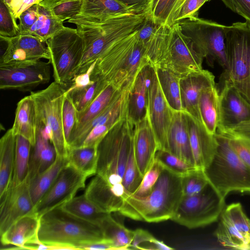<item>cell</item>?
<instances>
[{"label":"cell","mask_w":250,"mask_h":250,"mask_svg":"<svg viewBox=\"0 0 250 250\" xmlns=\"http://www.w3.org/2000/svg\"><path fill=\"white\" fill-rule=\"evenodd\" d=\"M146 16L147 13L130 14L100 19L78 14L68 20L76 25L84 44L83 59L75 75L85 72L113 44L138 30Z\"/></svg>","instance_id":"obj_1"},{"label":"cell","mask_w":250,"mask_h":250,"mask_svg":"<svg viewBox=\"0 0 250 250\" xmlns=\"http://www.w3.org/2000/svg\"><path fill=\"white\" fill-rule=\"evenodd\" d=\"M134 128L126 117L118 121L98 145L97 167L94 178L123 203L128 196L123 181L133 146Z\"/></svg>","instance_id":"obj_2"},{"label":"cell","mask_w":250,"mask_h":250,"mask_svg":"<svg viewBox=\"0 0 250 250\" xmlns=\"http://www.w3.org/2000/svg\"><path fill=\"white\" fill-rule=\"evenodd\" d=\"M138 30L116 42L91 65V74L123 90L131 86L139 72L150 65L138 39Z\"/></svg>","instance_id":"obj_3"},{"label":"cell","mask_w":250,"mask_h":250,"mask_svg":"<svg viewBox=\"0 0 250 250\" xmlns=\"http://www.w3.org/2000/svg\"><path fill=\"white\" fill-rule=\"evenodd\" d=\"M181 178L164 168L148 195H128L118 212L131 219L148 223L171 219L183 196Z\"/></svg>","instance_id":"obj_4"},{"label":"cell","mask_w":250,"mask_h":250,"mask_svg":"<svg viewBox=\"0 0 250 250\" xmlns=\"http://www.w3.org/2000/svg\"><path fill=\"white\" fill-rule=\"evenodd\" d=\"M38 238L48 250H81L105 239L100 226L78 218L61 207L40 217Z\"/></svg>","instance_id":"obj_5"},{"label":"cell","mask_w":250,"mask_h":250,"mask_svg":"<svg viewBox=\"0 0 250 250\" xmlns=\"http://www.w3.org/2000/svg\"><path fill=\"white\" fill-rule=\"evenodd\" d=\"M216 152L204 169L209 184L225 198L232 191L250 192V167L235 153L225 136L216 132Z\"/></svg>","instance_id":"obj_6"},{"label":"cell","mask_w":250,"mask_h":250,"mask_svg":"<svg viewBox=\"0 0 250 250\" xmlns=\"http://www.w3.org/2000/svg\"><path fill=\"white\" fill-rule=\"evenodd\" d=\"M65 91L64 87L54 81L45 89L30 94L35 103L37 125L43 128L57 156L61 157H67L68 150L62 121Z\"/></svg>","instance_id":"obj_7"},{"label":"cell","mask_w":250,"mask_h":250,"mask_svg":"<svg viewBox=\"0 0 250 250\" xmlns=\"http://www.w3.org/2000/svg\"><path fill=\"white\" fill-rule=\"evenodd\" d=\"M45 43L54 81L65 87L75 76L82 60L83 40L76 28L65 26Z\"/></svg>","instance_id":"obj_8"},{"label":"cell","mask_w":250,"mask_h":250,"mask_svg":"<svg viewBox=\"0 0 250 250\" xmlns=\"http://www.w3.org/2000/svg\"><path fill=\"white\" fill-rule=\"evenodd\" d=\"M224 30L227 67L220 82L236 87L250 78V23L234 22Z\"/></svg>","instance_id":"obj_9"},{"label":"cell","mask_w":250,"mask_h":250,"mask_svg":"<svg viewBox=\"0 0 250 250\" xmlns=\"http://www.w3.org/2000/svg\"><path fill=\"white\" fill-rule=\"evenodd\" d=\"M226 207L225 198L208 183L200 192L183 195L170 220L188 229L217 221Z\"/></svg>","instance_id":"obj_10"},{"label":"cell","mask_w":250,"mask_h":250,"mask_svg":"<svg viewBox=\"0 0 250 250\" xmlns=\"http://www.w3.org/2000/svg\"><path fill=\"white\" fill-rule=\"evenodd\" d=\"M176 22L182 32L192 39L209 64L216 62L224 70L227 68L225 25L198 17Z\"/></svg>","instance_id":"obj_11"},{"label":"cell","mask_w":250,"mask_h":250,"mask_svg":"<svg viewBox=\"0 0 250 250\" xmlns=\"http://www.w3.org/2000/svg\"><path fill=\"white\" fill-rule=\"evenodd\" d=\"M170 27L169 51L164 68L180 78L202 70L205 58L192 39L182 32L177 22Z\"/></svg>","instance_id":"obj_12"},{"label":"cell","mask_w":250,"mask_h":250,"mask_svg":"<svg viewBox=\"0 0 250 250\" xmlns=\"http://www.w3.org/2000/svg\"><path fill=\"white\" fill-rule=\"evenodd\" d=\"M50 62L41 60L28 63L0 64V88L26 92L48 83Z\"/></svg>","instance_id":"obj_13"},{"label":"cell","mask_w":250,"mask_h":250,"mask_svg":"<svg viewBox=\"0 0 250 250\" xmlns=\"http://www.w3.org/2000/svg\"><path fill=\"white\" fill-rule=\"evenodd\" d=\"M215 235L224 246L250 249V219L239 203L226 206L219 218Z\"/></svg>","instance_id":"obj_14"},{"label":"cell","mask_w":250,"mask_h":250,"mask_svg":"<svg viewBox=\"0 0 250 250\" xmlns=\"http://www.w3.org/2000/svg\"><path fill=\"white\" fill-rule=\"evenodd\" d=\"M87 177L67 164L35 206V213L40 217L45 212L72 199L80 189L85 187Z\"/></svg>","instance_id":"obj_15"},{"label":"cell","mask_w":250,"mask_h":250,"mask_svg":"<svg viewBox=\"0 0 250 250\" xmlns=\"http://www.w3.org/2000/svg\"><path fill=\"white\" fill-rule=\"evenodd\" d=\"M173 110L167 101L154 67L148 91L147 115L158 149L167 150V137Z\"/></svg>","instance_id":"obj_16"},{"label":"cell","mask_w":250,"mask_h":250,"mask_svg":"<svg viewBox=\"0 0 250 250\" xmlns=\"http://www.w3.org/2000/svg\"><path fill=\"white\" fill-rule=\"evenodd\" d=\"M7 47L0 59V64L32 62L41 59L49 60L45 42L31 34L19 35L14 37L0 36Z\"/></svg>","instance_id":"obj_17"},{"label":"cell","mask_w":250,"mask_h":250,"mask_svg":"<svg viewBox=\"0 0 250 250\" xmlns=\"http://www.w3.org/2000/svg\"><path fill=\"white\" fill-rule=\"evenodd\" d=\"M29 180L9 188L0 197V235L14 222L27 214L35 212L29 189Z\"/></svg>","instance_id":"obj_18"},{"label":"cell","mask_w":250,"mask_h":250,"mask_svg":"<svg viewBox=\"0 0 250 250\" xmlns=\"http://www.w3.org/2000/svg\"><path fill=\"white\" fill-rule=\"evenodd\" d=\"M250 120V104L237 88L223 83L219 91V120L218 128H227Z\"/></svg>","instance_id":"obj_19"},{"label":"cell","mask_w":250,"mask_h":250,"mask_svg":"<svg viewBox=\"0 0 250 250\" xmlns=\"http://www.w3.org/2000/svg\"><path fill=\"white\" fill-rule=\"evenodd\" d=\"M215 85L213 74L203 69L180 78V96L183 111L202 123L198 110L199 96L204 89Z\"/></svg>","instance_id":"obj_20"},{"label":"cell","mask_w":250,"mask_h":250,"mask_svg":"<svg viewBox=\"0 0 250 250\" xmlns=\"http://www.w3.org/2000/svg\"><path fill=\"white\" fill-rule=\"evenodd\" d=\"M40 217L35 213L25 215L14 222L1 235L3 245H12L14 249L35 250L41 242L38 238Z\"/></svg>","instance_id":"obj_21"},{"label":"cell","mask_w":250,"mask_h":250,"mask_svg":"<svg viewBox=\"0 0 250 250\" xmlns=\"http://www.w3.org/2000/svg\"><path fill=\"white\" fill-rule=\"evenodd\" d=\"M191 151L196 168L205 169L216 152L215 135L209 134L203 124L186 112Z\"/></svg>","instance_id":"obj_22"},{"label":"cell","mask_w":250,"mask_h":250,"mask_svg":"<svg viewBox=\"0 0 250 250\" xmlns=\"http://www.w3.org/2000/svg\"><path fill=\"white\" fill-rule=\"evenodd\" d=\"M158 149L157 140L147 113L142 120L135 125L133 134L134 157L143 177L152 165Z\"/></svg>","instance_id":"obj_23"},{"label":"cell","mask_w":250,"mask_h":250,"mask_svg":"<svg viewBox=\"0 0 250 250\" xmlns=\"http://www.w3.org/2000/svg\"><path fill=\"white\" fill-rule=\"evenodd\" d=\"M154 67L145 66L136 76L129 92L126 117L134 125L147 115L148 86Z\"/></svg>","instance_id":"obj_24"},{"label":"cell","mask_w":250,"mask_h":250,"mask_svg":"<svg viewBox=\"0 0 250 250\" xmlns=\"http://www.w3.org/2000/svg\"><path fill=\"white\" fill-rule=\"evenodd\" d=\"M167 150L195 166L186 113L184 111L173 110L167 133Z\"/></svg>","instance_id":"obj_25"},{"label":"cell","mask_w":250,"mask_h":250,"mask_svg":"<svg viewBox=\"0 0 250 250\" xmlns=\"http://www.w3.org/2000/svg\"><path fill=\"white\" fill-rule=\"evenodd\" d=\"M16 136L21 135L34 146L36 140L37 113L35 101L29 95L17 104L13 125L11 128Z\"/></svg>","instance_id":"obj_26"},{"label":"cell","mask_w":250,"mask_h":250,"mask_svg":"<svg viewBox=\"0 0 250 250\" xmlns=\"http://www.w3.org/2000/svg\"><path fill=\"white\" fill-rule=\"evenodd\" d=\"M57 153L42 128L37 125L36 140L32 146L28 178L30 180L51 167L55 161Z\"/></svg>","instance_id":"obj_27"},{"label":"cell","mask_w":250,"mask_h":250,"mask_svg":"<svg viewBox=\"0 0 250 250\" xmlns=\"http://www.w3.org/2000/svg\"><path fill=\"white\" fill-rule=\"evenodd\" d=\"M124 90L107 84L85 110L77 112V122L68 141V148L70 143L83 128L114 102Z\"/></svg>","instance_id":"obj_28"},{"label":"cell","mask_w":250,"mask_h":250,"mask_svg":"<svg viewBox=\"0 0 250 250\" xmlns=\"http://www.w3.org/2000/svg\"><path fill=\"white\" fill-rule=\"evenodd\" d=\"M198 110L205 128L214 135L219 120V91L216 85L202 91L198 99Z\"/></svg>","instance_id":"obj_29"},{"label":"cell","mask_w":250,"mask_h":250,"mask_svg":"<svg viewBox=\"0 0 250 250\" xmlns=\"http://www.w3.org/2000/svg\"><path fill=\"white\" fill-rule=\"evenodd\" d=\"M16 144V136L10 128L0 140V197L5 194L12 182Z\"/></svg>","instance_id":"obj_30"},{"label":"cell","mask_w":250,"mask_h":250,"mask_svg":"<svg viewBox=\"0 0 250 250\" xmlns=\"http://www.w3.org/2000/svg\"><path fill=\"white\" fill-rule=\"evenodd\" d=\"M216 132L227 138L233 150L250 167V120L231 127L218 128Z\"/></svg>","instance_id":"obj_31"},{"label":"cell","mask_w":250,"mask_h":250,"mask_svg":"<svg viewBox=\"0 0 250 250\" xmlns=\"http://www.w3.org/2000/svg\"><path fill=\"white\" fill-rule=\"evenodd\" d=\"M60 207L65 211L78 218L99 226L110 214L98 207L84 194L75 196Z\"/></svg>","instance_id":"obj_32"},{"label":"cell","mask_w":250,"mask_h":250,"mask_svg":"<svg viewBox=\"0 0 250 250\" xmlns=\"http://www.w3.org/2000/svg\"><path fill=\"white\" fill-rule=\"evenodd\" d=\"M67 164L66 157L57 156L55 161L51 167L29 180V192L35 207L52 185L62 170Z\"/></svg>","instance_id":"obj_33"},{"label":"cell","mask_w":250,"mask_h":250,"mask_svg":"<svg viewBox=\"0 0 250 250\" xmlns=\"http://www.w3.org/2000/svg\"><path fill=\"white\" fill-rule=\"evenodd\" d=\"M130 14L133 13L117 0H82L79 14L107 19Z\"/></svg>","instance_id":"obj_34"},{"label":"cell","mask_w":250,"mask_h":250,"mask_svg":"<svg viewBox=\"0 0 250 250\" xmlns=\"http://www.w3.org/2000/svg\"><path fill=\"white\" fill-rule=\"evenodd\" d=\"M68 164L88 177L95 175L98 163V146H80L69 148Z\"/></svg>","instance_id":"obj_35"},{"label":"cell","mask_w":250,"mask_h":250,"mask_svg":"<svg viewBox=\"0 0 250 250\" xmlns=\"http://www.w3.org/2000/svg\"><path fill=\"white\" fill-rule=\"evenodd\" d=\"M104 238L111 244L113 250H129L132 242L134 230L129 229L108 215L101 223Z\"/></svg>","instance_id":"obj_36"},{"label":"cell","mask_w":250,"mask_h":250,"mask_svg":"<svg viewBox=\"0 0 250 250\" xmlns=\"http://www.w3.org/2000/svg\"><path fill=\"white\" fill-rule=\"evenodd\" d=\"M91 81L85 85L66 88L65 94L72 99L78 113L83 112L107 84L101 78L90 74Z\"/></svg>","instance_id":"obj_37"},{"label":"cell","mask_w":250,"mask_h":250,"mask_svg":"<svg viewBox=\"0 0 250 250\" xmlns=\"http://www.w3.org/2000/svg\"><path fill=\"white\" fill-rule=\"evenodd\" d=\"M155 68L163 93L170 107L174 111H183L180 96V78L168 69Z\"/></svg>","instance_id":"obj_38"},{"label":"cell","mask_w":250,"mask_h":250,"mask_svg":"<svg viewBox=\"0 0 250 250\" xmlns=\"http://www.w3.org/2000/svg\"><path fill=\"white\" fill-rule=\"evenodd\" d=\"M32 146L31 143L23 137L16 136L14 170L10 186L18 185L28 178Z\"/></svg>","instance_id":"obj_39"},{"label":"cell","mask_w":250,"mask_h":250,"mask_svg":"<svg viewBox=\"0 0 250 250\" xmlns=\"http://www.w3.org/2000/svg\"><path fill=\"white\" fill-rule=\"evenodd\" d=\"M41 3L63 22L80 14L82 0H43Z\"/></svg>","instance_id":"obj_40"},{"label":"cell","mask_w":250,"mask_h":250,"mask_svg":"<svg viewBox=\"0 0 250 250\" xmlns=\"http://www.w3.org/2000/svg\"><path fill=\"white\" fill-rule=\"evenodd\" d=\"M154 160L159 162L164 168L181 177L196 168L193 165L165 149H158Z\"/></svg>","instance_id":"obj_41"},{"label":"cell","mask_w":250,"mask_h":250,"mask_svg":"<svg viewBox=\"0 0 250 250\" xmlns=\"http://www.w3.org/2000/svg\"><path fill=\"white\" fill-rule=\"evenodd\" d=\"M204 170L196 168L182 176L183 195H193L201 191L208 184Z\"/></svg>","instance_id":"obj_42"},{"label":"cell","mask_w":250,"mask_h":250,"mask_svg":"<svg viewBox=\"0 0 250 250\" xmlns=\"http://www.w3.org/2000/svg\"><path fill=\"white\" fill-rule=\"evenodd\" d=\"M179 0H151L147 14L157 23L169 24L174 8Z\"/></svg>","instance_id":"obj_43"},{"label":"cell","mask_w":250,"mask_h":250,"mask_svg":"<svg viewBox=\"0 0 250 250\" xmlns=\"http://www.w3.org/2000/svg\"><path fill=\"white\" fill-rule=\"evenodd\" d=\"M134 154L133 146L130 152L123 177V184L127 195L132 194L143 179Z\"/></svg>","instance_id":"obj_44"},{"label":"cell","mask_w":250,"mask_h":250,"mask_svg":"<svg viewBox=\"0 0 250 250\" xmlns=\"http://www.w3.org/2000/svg\"><path fill=\"white\" fill-rule=\"evenodd\" d=\"M19 35V26L9 5L0 0V36L14 37Z\"/></svg>","instance_id":"obj_45"},{"label":"cell","mask_w":250,"mask_h":250,"mask_svg":"<svg viewBox=\"0 0 250 250\" xmlns=\"http://www.w3.org/2000/svg\"><path fill=\"white\" fill-rule=\"evenodd\" d=\"M164 167L157 161H154L143 177L141 184L132 194L138 197H145L152 191Z\"/></svg>","instance_id":"obj_46"},{"label":"cell","mask_w":250,"mask_h":250,"mask_svg":"<svg viewBox=\"0 0 250 250\" xmlns=\"http://www.w3.org/2000/svg\"><path fill=\"white\" fill-rule=\"evenodd\" d=\"M126 117V114L116 115L109 119L104 124L95 126L88 133L82 146H98L99 143L111 128L118 121Z\"/></svg>","instance_id":"obj_47"},{"label":"cell","mask_w":250,"mask_h":250,"mask_svg":"<svg viewBox=\"0 0 250 250\" xmlns=\"http://www.w3.org/2000/svg\"><path fill=\"white\" fill-rule=\"evenodd\" d=\"M77 120V110L76 107L71 98L65 94L62 109V121L64 135L67 144L76 125Z\"/></svg>","instance_id":"obj_48"},{"label":"cell","mask_w":250,"mask_h":250,"mask_svg":"<svg viewBox=\"0 0 250 250\" xmlns=\"http://www.w3.org/2000/svg\"><path fill=\"white\" fill-rule=\"evenodd\" d=\"M208 0H185L174 15L171 25L181 20L198 17L200 7Z\"/></svg>","instance_id":"obj_49"},{"label":"cell","mask_w":250,"mask_h":250,"mask_svg":"<svg viewBox=\"0 0 250 250\" xmlns=\"http://www.w3.org/2000/svg\"><path fill=\"white\" fill-rule=\"evenodd\" d=\"M63 23V21L53 16L48 10L43 25L34 36L45 42L48 39L65 27Z\"/></svg>","instance_id":"obj_50"},{"label":"cell","mask_w":250,"mask_h":250,"mask_svg":"<svg viewBox=\"0 0 250 250\" xmlns=\"http://www.w3.org/2000/svg\"><path fill=\"white\" fill-rule=\"evenodd\" d=\"M161 25L156 23L147 14L145 21L138 32V39L145 49Z\"/></svg>","instance_id":"obj_51"},{"label":"cell","mask_w":250,"mask_h":250,"mask_svg":"<svg viewBox=\"0 0 250 250\" xmlns=\"http://www.w3.org/2000/svg\"><path fill=\"white\" fill-rule=\"evenodd\" d=\"M38 18V4H35L22 13L19 19V35L28 34Z\"/></svg>","instance_id":"obj_52"},{"label":"cell","mask_w":250,"mask_h":250,"mask_svg":"<svg viewBox=\"0 0 250 250\" xmlns=\"http://www.w3.org/2000/svg\"><path fill=\"white\" fill-rule=\"evenodd\" d=\"M232 12L250 23V0H221Z\"/></svg>","instance_id":"obj_53"},{"label":"cell","mask_w":250,"mask_h":250,"mask_svg":"<svg viewBox=\"0 0 250 250\" xmlns=\"http://www.w3.org/2000/svg\"><path fill=\"white\" fill-rule=\"evenodd\" d=\"M127 8L133 14L147 13L151 0H117Z\"/></svg>","instance_id":"obj_54"},{"label":"cell","mask_w":250,"mask_h":250,"mask_svg":"<svg viewBox=\"0 0 250 250\" xmlns=\"http://www.w3.org/2000/svg\"><path fill=\"white\" fill-rule=\"evenodd\" d=\"M155 238L147 230L138 229L134 230L133 240L129 249L141 250L142 244H151Z\"/></svg>","instance_id":"obj_55"},{"label":"cell","mask_w":250,"mask_h":250,"mask_svg":"<svg viewBox=\"0 0 250 250\" xmlns=\"http://www.w3.org/2000/svg\"><path fill=\"white\" fill-rule=\"evenodd\" d=\"M82 249L88 250H113V248L110 243L105 239L102 241L96 242L83 246Z\"/></svg>","instance_id":"obj_56"},{"label":"cell","mask_w":250,"mask_h":250,"mask_svg":"<svg viewBox=\"0 0 250 250\" xmlns=\"http://www.w3.org/2000/svg\"><path fill=\"white\" fill-rule=\"evenodd\" d=\"M235 87L242 96L250 104V78L244 83Z\"/></svg>","instance_id":"obj_57"},{"label":"cell","mask_w":250,"mask_h":250,"mask_svg":"<svg viewBox=\"0 0 250 250\" xmlns=\"http://www.w3.org/2000/svg\"><path fill=\"white\" fill-rule=\"evenodd\" d=\"M43 0H24L21 7L15 15L16 19H19L21 14L35 4L40 3Z\"/></svg>","instance_id":"obj_58"},{"label":"cell","mask_w":250,"mask_h":250,"mask_svg":"<svg viewBox=\"0 0 250 250\" xmlns=\"http://www.w3.org/2000/svg\"><path fill=\"white\" fill-rule=\"evenodd\" d=\"M150 250H167L173 249L165 244L163 241L157 239L156 238L151 243Z\"/></svg>","instance_id":"obj_59"},{"label":"cell","mask_w":250,"mask_h":250,"mask_svg":"<svg viewBox=\"0 0 250 250\" xmlns=\"http://www.w3.org/2000/svg\"><path fill=\"white\" fill-rule=\"evenodd\" d=\"M23 0H11L9 6L13 12L14 16L19 9Z\"/></svg>","instance_id":"obj_60"},{"label":"cell","mask_w":250,"mask_h":250,"mask_svg":"<svg viewBox=\"0 0 250 250\" xmlns=\"http://www.w3.org/2000/svg\"><path fill=\"white\" fill-rule=\"evenodd\" d=\"M185 0H179L178 2V3H177L175 8H174V10L173 11V12L172 14V16L171 17V19H170V21H169V25H171V21H172V18L174 16V15L175 14V13H176V12L178 10V9L180 8V7L181 6V5H182V4L183 3V2L185 1Z\"/></svg>","instance_id":"obj_61"},{"label":"cell","mask_w":250,"mask_h":250,"mask_svg":"<svg viewBox=\"0 0 250 250\" xmlns=\"http://www.w3.org/2000/svg\"><path fill=\"white\" fill-rule=\"evenodd\" d=\"M3 1H4L6 3H7L8 5L10 4L11 1V0H3Z\"/></svg>","instance_id":"obj_62"},{"label":"cell","mask_w":250,"mask_h":250,"mask_svg":"<svg viewBox=\"0 0 250 250\" xmlns=\"http://www.w3.org/2000/svg\"><path fill=\"white\" fill-rule=\"evenodd\" d=\"M209 0H208V1H209Z\"/></svg>","instance_id":"obj_63"}]
</instances>
